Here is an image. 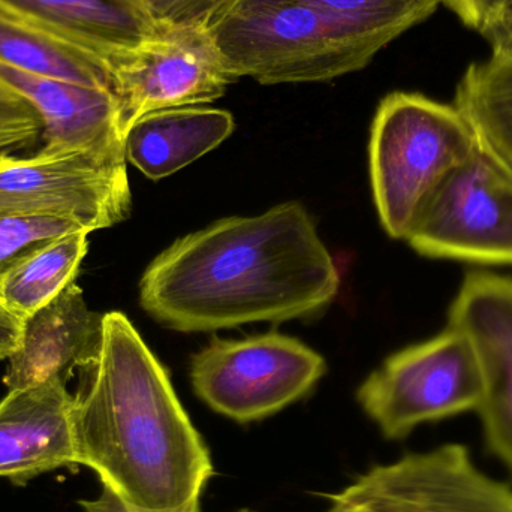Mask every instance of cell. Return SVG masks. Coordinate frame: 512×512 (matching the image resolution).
<instances>
[{"label": "cell", "instance_id": "cell-27", "mask_svg": "<svg viewBox=\"0 0 512 512\" xmlns=\"http://www.w3.org/2000/svg\"><path fill=\"white\" fill-rule=\"evenodd\" d=\"M239 512H255V511L248 510V508H245V510H240Z\"/></svg>", "mask_w": 512, "mask_h": 512}, {"label": "cell", "instance_id": "cell-15", "mask_svg": "<svg viewBox=\"0 0 512 512\" xmlns=\"http://www.w3.org/2000/svg\"><path fill=\"white\" fill-rule=\"evenodd\" d=\"M0 8L104 60L161 30L138 0H0Z\"/></svg>", "mask_w": 512, "mask_h": 512}, {"label": "cell", "instance_id": "cell-2", "mask_svg": "<svg viewBox=\"0 0 512 512\" xmlns=\"http://www.w3.org/2000/svg\"><path fill=\"white\" fill-rule=\"evenodd\" d=\"M340 288L333 256L300 203L221 219L174 242L140 280V304L183 333L304 318Z\"/></svg>", "mask_w": 512, "mask_h": 512}, {"label": "cell", "instance_id": "cell-22", "mask_svg": "<svg viewBox=\"0 0 512 512\" xmlns=\"http://www.w3.org/2000/svg\"><path fill=\"white\" fill-rule=\"evenodd\" d=\"M42 129L38 111L0 78V153L35 146Z\"/></svg>", "mask_w": 512, "mask_h": 512}, {"label": "cell", "instance_id": "cell-4", "mask_svg": "<svg viewBox=\"0 0 512 512\" xmlns=\"http://www.w3.org/2000/svg\"><path fill=\"white\" fill-rule=\"evenodd\" d=\"M480 147L459 108L420 93L382 99L370 132L373 200L388 236L405 240L427 201Z\"/></svg>", "mask_w": 512, "mask_h": 512}, {"label": "cell", "instance_id": "cell-23", "mask_svg": "<svg viewBox=\"0 0 512 512\" xmlns=\"http://www.w3.org/2000/svg\"><path fill=\"white\" fill-rule=\"evenodd\" d=\"M159 27H207L230 0H138Z\"/></svg>", "mask_w": 512, "mask_h": 512}, {"label": "cell", "instance_id": "cell-7", "mask_svg": "<svg viewBox=\"0 0 512 512\" xmlns=\"http://www.w3.org/2000/svg\"><path fill=\"white\" fill-rule=\"evenodd\" d=\"M406 242L429 258L512 264V170L478 147L415 219Z\"/></svg>", "mask_w": 512, "mask_h": 512}, {"label": "cell", "instance_id": "cell-3", "mask_svg": "<svg viewBox=\"0 0 512 512\" xmlns=\"http://www.w3.org/2000/svg\"><path fill=\"white\" fill-rule=\"evenodd\" d=\"M207 32L231 77L261 84L333 80L379 53L303 0H230Z\"/></svg>", "mask_w": 512, "mask_h": 512}, {"label": "cell", "instance_id": "cell-1", "mask_svg": "<svg viewBox=\"0 0 512 512\" xmlns=\"http://www.w3.org/2000/svg\"><path fill=\"white\" fill-rule=\"evenodd\" d=\"M72 402L78 465L102 492L86 512H200L213 474L203 438L137 328L102 316L95 357L78 367Z\"/></svg>", "mask_w": 512, "mask_h": 512}, {"label": "cell", "instance_id": "cell-5", "mask_svg": "<svg viewBox=\"0 0 512 512\" xmlns=\"http://www.w3.org/2000/svg\"><path fill=\"white\" fill-rule=\"evenodd\" d=\"M481 397L483 378L474 349L451 327L391 355L357 393L361 408L387 439L477 411Z\"/></svg>", "mask_w": 512, "mask_h": 512}, {"label": "cell", "instance_id": "cell-24", "mask_svg": "<svg viewBox=\"0 0 512 512\" xmlns=\"http://www.w3.org/2000/svg\"><path fill=\"white\" fill-rule=\"evenodd\" d=\"M481 35L492 47V57L512 60V0L505 3L481 29Z\"/></svg>", "mask_w": 512, "mask_h": 512}, {"label": "cell", "instance_id": "cell-21", "mask_svg": "<svg viewBox=\"0 0 512 512\" xmlns=\"http://www.w3.org/2000/svg\"><path fill=\"white\" fill-rule=\"evenodd\" d=\"M77 231L86 230L65 219L0 212V280L12 265L39 246Z\"/></svg>", "mask_w": 512, "mask_h": 512}, {"label": "cell", "instance_id": "cell-14", "mask_svg": "<svg viewBox=\"0 0 512 512\" xmlns=\"http://www.w3.org/2000/svg\"><path fill=\"white\" fill-rule=\"evenodd\" d=\"M102 316L87 307L80 286L71 283L47 306L24 319L17 351L8 358L6 387L17 390L53 378L68 381L98 352Z\"/></svg>", "mask_w": 512, "mask_h": 512}, {"label": "cell", "instance_id": "cell-8", "mask_svg": "<svg viewBox=\"0 0 512 512\" xmlns=\"http://www.w3.org/2000/svg\"><path fill=\"white\" fill-rule=\"evenodd\" d=\"M125 158L84 152L0 153V212L50 216L104 230L131 215Z\"/></svg>", "mask_w": 512, "mask_h": 512}, {"label": "cell", "instance_id": "cell-18", "mask_svg": "<svg viewBox=\"0 0 512 512\" xmlns=\"http://www.w3.org/2000/svg\"><path fill=\"white\" fill-rule=\"evenodd\" d=\"M87 231L66 234L39 246L12 265L0 280V307L24 319L75 282L87 254Z\"/></svg>", "mask_w": 512, "mask_h": 512}, {"label": "cell", "instance_id": "cell-6", "mask_svg": "<svg viewBox=\"0 0 512 512\" xmlns=\"http://www.w3.org/2000/svg\"><path fill=\"white\" fill-rule=\"evenodd\" d=\"M315 349L285 334L213 339L191 360V381L207 406L237 423L264 420L303 399L324 376Z\"/></svg>", "mask_w": 512, "mask_h": 512}, {"label": "cell", "instance_id": "cell-19", "mask_svg": "<svg viewBox=\"0 0 512 512\" xmlns=\"http://www.w3.org/2000/svg\"><path fill=\"white\" fill-rule=\"evenodd\" d=\"M456 107L481 147L512 170V60L472 63L457 86Z\"/></svg>", "mask_w": 512, "mask_h": 512}, {"label": "cell", "instance_id": "cell-12", "mask_svg": "<svg viewBox=\"0 0 512 512\" xmlns=\"http://www.w3.org/2000/svg\"><path fill=\"white\" fill-rule=\"evenodd\" d=\"M72 402L63 378L9 390L0 400V478L26 486L78 465Z\"/></svg>", "mask_w": 512, "mask_h": 512}, {"label": "cell", "instance_id": "cell-20", "mask_svg": "<svg viewBox=\"0 0 512 512\" xmlns=\"http://www.w3.org/2000/svg\"><path fill=\"white\" fill-rule=\"evenodd\" d=\"M381 51L445 0H303Z\"/></svg>", "mask_w": 512, "mask_h": 512}, {"label": "cell", "instance_id": "cell-9", "mask_svg": "<svg viewBox=\"0 0 512 512\" xmlns=\"http://www.w3.org/2000/svg\"><path fill=\"white\" fill-rule=\"evenodd\" d=\"M327 499L325 512H512L511 487L457 444L375 466Z\"/></svg>", "mask_w": 512, "mask_h": 512}, {"label": "cell", "instance_id": "cell-10", "mask_svg": "<svg viewBox=\"0 0 512 512\" xmlns=\"http://www.w3.org/2000/svg\"><path fill=\"white\" fill-rule=\"evenodd\" d=\"M107 65L123 135L146 114L216 101L236 81L207 27H161L155 38L110 57Z\"/></svg>", "mask_w": 512, "mask_h": 512}, {"label": "cell", "instance_id": "cell-11", "mask_svg": "<svg viewBox=\"0 0 512 512\" xmlns=\"http://www.w3.org/2000/svg\"><path fill=\"white\" fill-rule=\"evenodd\" d=\"M448 327L471 343L483 397L477 412L490 450L512 471V277L471 271L448 312Z\"/></svg>", "mask_w": 512, "mask_h": 512}, {"label": "cell", "instance_id": "cell-25", "mask_svg": "<svg viewBox=\"0 0 512 512\" xmlns=\"http://www.w3.org/2000/svg\"><path fill=\"white\" fill-rule=\"evenodd\" d=\"M510 0H445V5L471 29L481 32L487 21Z\"/></svg>", "mask_w": 512, "mask_h": 512}, {"label": "cell", "instance_id": "cell-16", "mask_svg": "<svg viewBox=\"0 0 512 512\" xmlns=\"http://www.w3.org/2000/svg\"><path fill=\"white\" fill-rule=\"evenodd\" d=\"M233 131L227 110L194 105L155 111L126 132V162L149 179H164L212 152Z\"/></svg>", "mask_w": 512, "mask_h": 512}, {"label": "cell", "instance_id": "cell-13", "mask_svg": "<svg viewBox=\"0 0 512 512\" xmlns=\"http://www.w3.org/2000/svg\"><path fill=\"white\" fill-rule=\"evenodd\" d=\"M0 78L38 111L44 128L41 149L126 159L125 135L110 90L38 77L2 63Z\"/></svg>", "mask_w": 512, "mask_h": 512}, {"label": "cell", "instance_id": "cell-26", "mask_svg": "<svg viewBox=\"0 0 512 512\" xmlns=\"http://www.w3.org/2000/svg\"><path fill=\"white\" fill-rule=\"evenodd\" d=\"M23 322L0 309V360L11 357L20 343Z\"/></svg>", "mask_w": 512, "mask_h": 512}, {"label": "cell", "instance_id": "cell-17", "mask_svg": "<svg viewBox=\"0 0 512 512\" xmlns=\"http://www.w3.org/2000/svg\"><path fill=\"white\" fill-rule=\"evenodd\" d=\"M0 63L38 77L110 90L107 60L3 8Z\"/></svg>", "mask_w": 512, "mask_h": 512}]
</instances>
